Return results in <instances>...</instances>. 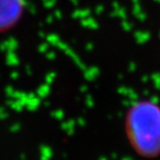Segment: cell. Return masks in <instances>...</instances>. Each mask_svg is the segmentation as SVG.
<instances>
[{"instance_id": "obj_2", "label": "cell", "mask_w": 160, "mask_h": 160, "mask_svg": "<svg viewBox=\"0 0 160 160\" xmlns=\"http://www.w3.org/2000/svg\"><path fill=\"white\" fill-rule=\"evenodd\" d=\"M24 0H0V32L14 28L23 17Z\"/></svg>"}, {"instance_id": "obj_1", "label": "cell", "mask_w": 160, "mask_h": 160, "mask_svg": "<svg viewBox=\"0 0 160 160\" xmlns=\"http://www.w3.org/2000/svg\"><path fill=\"white\" fill-rule=\"evenodd\" d=\"M128 143L139 157L160 156V105L151 99L137 100L128 107L124 118Z\"/></svg>"}]
</instances>
